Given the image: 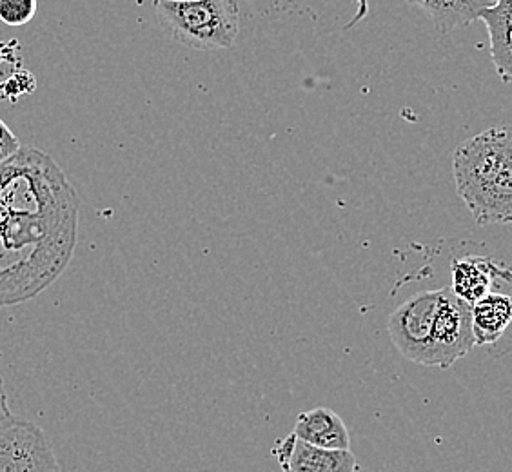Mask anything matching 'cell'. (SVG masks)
<instances>
[{"instance_id": "cell-14", "label": "cell", "mask_w": 512, "mask_h": 472, "mask_svg": "<svg viewBox=\"0 0 512 472\" xmlns=\"http://www.w3.org/2000/svg\"><path fill=\"white\" fill-rule=\"evenodd\" d=\"M20 144L19 138L13 135V131H11L6 124H4V120L0 118V162H4L6 158H10L13 153H17L19 151Z\"/></svg>"}, {"instance_id": "cell-3", "label": "cell", "mask_w": 512, "mask_h": 472, "mask_svg": "<svg viewBox=\"0 0 512 472\" xmlns=\"http://www.w3.org/2000/svg\"><path fill=\"white\" fill-rule=\"evenodd\" d=\"M155 13L160 28L191 50H227L238 37L240 11L235 0L155 2Z\"/></svg>"}, {"instance_id": "cell-9", "label": "cell", "mask_w": 512, "mask_h": 472, "mask_svg": "<svg viewBox=\"0 0 512 472\" xmlns=\"http://www.w3.org/2000/svg\"><path fill=\"white\" fill-rule=\"evenodd\" d=\"M358 2V15L351 20L345 30H351L360 20L364 19L369 11L367 0H356ZM411 6H416L425 11V15L433 20L434 28L440 33H451V31L463 30L474 20H478V13L489 0H405Z\"/></svg>"}, {"instance_id": "cell-5", "label": "cell", "mask_w": 512, "mask_h": 472, "mask_svg": "<svg viewBox=\"0 0 512 472\" xmlns=\"http://www.w3.org/2000/svg\"><path fill=\"white\" fill-rule=\"evenodd\" d=\"M438 298L440 289L416 293L396 307L387 320L389 338L396 351L413 364L429 367L431 327Z\"/></svg>"}, {"instance_id": "cell-6", "label": "cell", "mask_w": 512, "mask_h": 472, "mask_svg": "<svg viewBox=\"0 0 512 472\" xmlns=\"http://www.w3.org/2000/svg\"><path fill=\"white\" fill-rule=\"evenodd\" d=\"M0 472H59L55 451L37 423L13 414L0 422Z\"/></svg>"}, {"instance_id": "cell-7", "label": "cell", "mask_w": 512, "mask_h": 472, "mask_svg": "<svg viewBox=\"0 0 512 472\" xmlns=\"http://www.w3.org/2000/svg\"><path fill=\"white\" fill-rule=\"evenodd\" d=\"M273 454L284 472H356V458L351 449H320L302 442L293 433L275 443Z\"/></svg>"}, {"instance_id": "cell-1", "label": "cell", "mask_w": 512, "mask_h": 472, "mask_svg": "<svg viewBox=\"0 0 512 472\" xmlns=\"http://www.w3.org/2000/svg\"><path fill=\"white\" fill-rule=\"evenodd\" d=\"M80 200L53 158L20 146L0 162V309L33 300L75 255Z\"/></svg>"}, {"instance_id": "cell-8", "label": "cell", "mask_w": 512, "mask_h": 472, "mask_svg": "<svg viewBox=\"0 0 512 472\" xmlns=\"http://www.w3.org/2000/svg\"><path fill=\"white\" fill-rule=\"evenodd\" d=\"M453 286L451 291L463 302L473 305L482 296L493 291L496 278L511 280V271L507 267L496 264L487 256H463L456 258L451 264Z\"/></svg>"}, {"instance_id": "cell-15", "label": "cell", "mask_w": 512, "mask_h": 472, "mask_svg": "<svg viewBox=\"0 0 512 472\" xmlns=\"http://www.w3.org/2000/svg\"><path fill=\"white\" fill-rule=\"evenodd\" d=\"M10 400H8V393H6V387H4V380L0 378V422L10 418L11 416Z\"/></svg>"}, {"instance_id": "cell-16", "label": "cell", "mask_w": 512, "mask_h": 472, "mask_svg": "<svg viewBox=\"0 0 512 472\" xmlns=\"http://www.w3.org/2000/svg\"><path fill=\"white\" fill-rule=\"evenodd\" d=\"M155 2H184V0H155Z\"/></svg>"}, {"instance_id": "cell-10", "label": "cell", "mask_w": 512, "mask_h": 472, "mask_svg": "<svg viewBox=\"0 0 512 472\" xmlns=\"http://www.w3.org/2000/svg\"><path fill=\"white\" fill-rule=\"evenodd\" d=\"M293 434L302 442L329 451H349L351 434L344 420L329 407H316L296 418Z\"/></svg>"}, {"instance_id": "cell-12", "label": "cell", "mask_w": 512, "mask_h": 472, "mask_svg": "<svg viewBox=\"0 0 512 472\" xmlns=\"http://www.w3.org/2000/svg\"><path fill=\"white\" fill-rule=\"evenodd\" d=\"M474 345H493L502 338L512 320V298L491 291L471 305Z\"/></svg>"}, {"instance_id": "cell-2", "label": "cell", "mask_w": 512, "mask_h": 472, "mask_svg": "<svg viewBox=\"0 0 512 472\" xmlns=\"http://www.w3.org/2000/svg\"><path fill=\"white\" fill-rule=\"evenodd\" d=\"M454 186L478 226L512 220V131L487 129L463 140L453 155Z\"/></svg>"}, {"instance_id": "cell-11", "label": "cell", "mask_w": 512, "mask_h": 472, "mask_svg": "<svg viewBox=\"0 0 512 472\" xmlns=\"http://www.w3.org/2000/svg\"><path fill=\"white\" fill-rule=\"evenodd\" d=\"M511 17L512 0H494L478 13L489 31L494 69L505 86L512 80Z\"/></svg>"}, {"instance_id": "cell-13", "label": "cell", "mask_w": 512, "mask_h": 472, "mask_svg": "<svg viewBox=\"0 0 512 472\" xmlns=\"http://www.w3.org/2000/svg\"><path fill=\"white\" fill-rule=\"evenodd\" d=\"M37 8V0H0V20L11 28H19L33 20Z\"/></svg>"}, {"instance_id": "cell-4", "label": "cell", "mask_w": 512, "mask_h": 472, "mask_svg": "<svg viewBox=\"0 0 512 472\" xmlns=\"http://www.w3.org/2000/svg\"><path fill=\"white\" fill-rule=\"evenodd\" d=\"M473 347L471 305L460 300L449 287H442L431 327L429 367L449 369L471 353Z\"/></svg>"}]
</instances>
